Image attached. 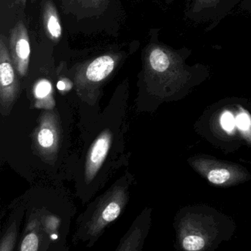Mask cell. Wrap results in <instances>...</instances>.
Instances as JSON below:
<instances>
[{
    "mask_svg": "<svg viewBox=\"0 0 251 251\" xmlns=\"http://www.w3.org/2000/svg\"><path fill=\"white\" fill-rule=\"evenodd\" d=\"M158 29L151 30L142 58L143 76L151 88L161 93L177 95L209 77V65L187 64L192 54L190 48L176 49L162 43L158 39Z\"/></svg>",
    "mask_w": 251,
    "mask_h": 251,
    "instance_id": "6da1fadb",
    "label": "cell"
},
{
    "mask_svg": "<svg viewBox=\"0 0 251 251\" xmlns=\"http://www.w3.org/2000/svg\"><path fill=\"white\" fill-rule=\"evenodd\" d=\"M8 48L16 71L24 77L28 71L30 44L28 32L23 21L18 22L11 29Z\"/></svg>",
    "mask_w": 251,
    "mask_h": 251,
    "instance_id": "7a4b0ae2",
    "label": "cell"
},
{
    "mask_svg": "<svg viewBox=\"0 0 251 251\" xmlns=\"http://www.w3.org/2000/svg\"><path fill=\"white\" fill-rule=\"evenodd\" d=\"M117 54L101 55L95 59L79 67L76 73V80L78 83L97 84L109 77L114 71L120 61Z\"/></svg>",
    "mask_w": 251,
    "mask_h": 251,
    "instance_id": "3957f363",
    "label": "cell"
},
{
    "mask_svg": "<svg viewBox=\"0 0 251 251\" xmlns=\"http://www.w3.org/2000/svg\"><path fill=\"white\" fill-rule=\"evenodd\" d=\"M6 41L2 35L0 39V84L2 100L11 101L17 92L18 82Z\"/></svg>",
    "mask_w": 251,
    "mask_h": 251,
    "instance_id": "277c9868",
    "label": "cell"
},
{
    "mask_svg": "<svg viewBox=\"0 0 251 251\" xmlns=\"http://www.w3.org/2000/svg\"><path fill=\"white\" fill-rule=\"evenodd\" d=\"M224 0H187L185 18L195 23L215 21Z\"/></svg>",
    "mask_w": 251,
    "mask_h": 251,
    "instance_id": "5b68a950",
    "label": "cell"
},
{
    "mask_svg": "<svg viewBox=\"0 0 251 251\" xmlns=\"http://www.w3.org/2000/svg\"><path fill=\"white\" fill-rule=\"evenodd\" d=\"M110 144L111 136L108 133H104L95 141L88 158L86 175L89 177H93L102 165L109 150Z\"/></svg>",
    "mask_w": 251,
    "mask_h": 251,
    "instance_id": "8992f818",
    "label": "cell"
},
{
    "mask_svg": "<svg viewBox=\"0 0 251 251\" xmlns=\"http://www.w3.org/2000/svg\"><path fill=\"white\" fill-rule=\"evenodd\" d=\"M42 17L47 34L54 42H58L62 34V27L58 11L50 0H47L44 3Z\"/></svg>",
    "mask_w": 251,
    "mask_h": 251,
    "instance_id": "52a82bcc",
    "label": "cell"
},
{
    "mask_svg": "<svg viewBox=\"0 0 251 251\" xmlns=\"http://www.w3.org/2000/svg\"><path fill=\"white\" fill-rule=\"evenodd\" d=\"M206 176L210 183L214 185H223L230 181L232 179V173L224 167H214L208 170Z\"/></svg>",
    "mask_w": 251,
    "mask_h": 251,
    "instance_id": "ba28073f",
    "label": "cell"
},
{
    "mask_svg": "<svg viewBox=\"0 0 251 251\" xmlns=\"http://www.w3.org/2000/svg\"><path fill=\"white\" fill-rule=\"evenodd\" d=\"M242 1V0H224L223 4H222L221 7H220L218 16H217L215 21L211 23V25H209V26H208L205 30H206L207 31H209V30L214 29L229 13L238 5V4L241 3Z\"/></svg>",
    "mask_w": 251,
    "mask_h": 251,
    "instance_id": "9c48e42d",
    "label": "cell"
},
{
    "mask_svg": "<svg viewBox=\"0 0 251 251\" xmlns=\"http://www.w3.org/2000/svg\"><path fill=\"white\" fill-rule=\"evenodd\" d=\"M205 245V239L199 235H188L183 238L182 242L183 248L189 251H201Z\"/></svg>",
    "mask_w": 251,
    "mask_h": 251,
    "instance_id": "30bf717a",
    "label": "cell"
},
{
    "mask_svg": "<svg viewBox=\"0 0 251 251\" xmlns=\"http://www.w3.org/2000/svg\"><path fill=\"white\" fill-rule=\"evenodd\" d=\"M67 1L85 9L100 11L103 7L106 6V2L108 0H67Z\"/></svg>",
    "mask_w": 251,
    "mask_h": 251,
    "instance_id": "8fae6325",
    "label": "cell"
},
{
    "mask_svg": "<svg viewBox=\"0 0 251 251\" xmlns=\"http://www.w3.org/2000/svg\"><path fill=\"white\" fill-rule=\"evenodd\" d=\"M52 92V85L49 80H39L35 86V96L38 99H45L47 97L49 96Z\"/></svg>",
    "mask_w": 251,
    "mask_h": 251,
    "instance_id": "7c38bea8",
    "label": "cell"
},
{
    "mask_svg": "<svg viewBox=\"0 0 251 251\" xmlns=\"http://www.w3.org/2000/svg\"><path fill=\"white\" fill-rule=\"evenodd\" d=\"M121 207L117 202H111L106 208L104 209L102 214V217L104 221L109 223L114 221V220L120 215Z\"/></svg>",
    "mask_w": 251,
    "mask_h": 251,
    "instance_id": "4fadbf2b",
    "label": "cell"
},
{
    "mask_svg": "<svg viewBox=\"0 0 251 251\" xmlns=\"http://www.w3.org/2000/svg\"><path fill=\"white\" fill-rule=\"evenodd\" d=\"M38 141L41 146L45 148H50L54 143V135L49 128H43L39 132Z\"/></svg>",
    "mask_w": 251,
    "mask_h": 251,
    "instance_id": "5bb4252c",
    "label": "cell"
},
{
    "mask_svg": "<svg viewBox=\"0 0 251 251\" xmlns=\"http://www.w3.org/2000/svg\"><path fill=\"white\" fill-rule=\"evenodd\" d=\"M39 246V240L37 236L34 233H30L27 235L23 243H22V251H36L38 250Z\"/></svg>",
    "mask_w": 251,
    "mask_h": 251,
    "instance_id": "9a60e30c",
    "label": "cell"
},
{
    "mask_svg": "<svg viewBox=\"0 0 251 251\" xmlns=\"http://www.w3.org/2000/svg\"><path fill=\"white\" fill-rule=\"evenodd\" d=\"M222 127L226 131H232L236 126V119L229 111H226L222 114L220 119Z\"/></svg>",
    "mask_w": 251,
    "mask_h": 251,
    "instance_id": "2e32d148",
    "label": "cell"
},
{
    "mask_svg": "<svg viewBox=\"0 0 251 251\" xmlns=\"http://www.w3.org/2000/svg\"><path fill=\"white\" fill-rule=\"evenodd\" d=\"M236 124L241 130H248L251 126V119L248 114L242 113V114H239L237 118L236 119Z\"/></svg>",
    "mask_w": 251,
    "mask_h": 251,
    "instance_id": "e0dca14e",
    "label": "cell"
},
{
    "mask_svg": "<svg viewBox=\"0 0 251 251\" xmlns=\"http://www.w3.org/2000/svg\"><path fill=\"white\" fill-rule=\"evenodd\" d=\"M240 5L244 11H246L251 15V0H242Z\"/></svg>",
    "mask_w": 251,
    "mask_h": 251,
    "instance_id": "ac0fdd59",
    "label": "cell"
},
{
    "mask_svg": "<svg viewBox=\"0 0 251 251\" xmlns=\"http://www.w3.org/2000/svg\"><path fill=\"white\" fill-rule=\"evenodd\" d=\"M27 0H16V2H17L18 5H20V6L25 7V6L26 3H27Z\"/></svg>",
    "mask_w": 251,
    "mask_h": 251,
    "instance_id": "d6986e66",
    "label": "cell"
},
{
    "mask_svg": "<svg viewBox=\"0 0 251 251\" xmlns=\"http://www.w3.org/2000/svg\"><path fill=\"white\" fill-rule=\"evenodd\" d=\"M65 84H64V82L60 81L58 82V88L60 90H64L65 89Z\"/></svg>",
    "mask_w": 251,
    "mask_h": 251,
    "instance_id": "ffe728a7",
    "label": "cell"
},
{
    "mask_svg": "<svg viewBox=\"0 0 251 251\" xmlns=\"http://www.w3.org/2000/svg\"><path fill=\"white\" fill-rule=\"evenodd\" d=\"M176 0H165V2L168 5H170V4L173 3V2H176Z\"/></svg>",
    "mask_w": 251,
    "mask_h": 251,
    "instance_id": "44dd1931",
    "label": "cell"
},
{
    "mask_svg": "<svg viewBox=\"0 0 251 251\" xmlns=\"http://www.w3.org/2000/svg\"><path fill=\"white\" fill-rule=\"evenodd\" d=\"M52 239H56V238H57L56 235H52Z\"/></svg>",
    "mask_w": 251,
    "mask_h": 251,
    "instance_id": "7402d4cb",
    "label": "cell"
}]
</instances>
